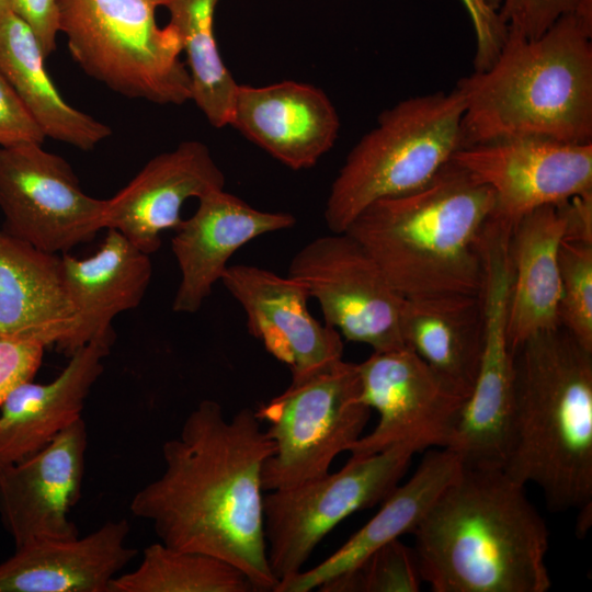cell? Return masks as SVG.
Instances as JSON below:
<instances>
[{
  "label": "cell",
  "mask_w": 592,
  "mask_h": 592,
  "mask_svg": "<svg viewBox=\"0 0 592 592\" xmlns=\"http://www.w3.org/2000/svg\"><path fill=\"white\" fill-rule=\"evenodd\" d=\"M161 451L164 469L135 493L130 512L148 521L161 543L219 557L257 592L274 591L261 479L274 444L255 410L226 418L219 402L202 400Z\"/></svg>",
  "instance_id": "cell-1"
},
{
  "label": "cell",
  "mask_w": 592,
  "mask_h": 592,
  "mask_svg": "<svg viewBox=\"0 0 592 592\" xmlns=\"http://www.w3.org/2000/svg\"><path fill=\"white\" fill-rule=\"evenodd\" d=\"M523 485L466 467L414 527L422 582L434 592H546L548 530Z\"/></svg>",
  "instance_id": "cell-2"
},
{
  "label": "cell",
  "mask_w": 592,
  "mask_h": 592,
  "mask_svg": "<svg viewBox=\"0 0 592 592\" xmlns=\"http://www.w3.org/2000/svg\"><path fill=\"white\" fill-rule=\"evenodd\" d=\"M513 405L503 471L537 486L553 511L592 517V351L558 326L512 351Z\"/></svg>",
  "instance_id": "cell-3"
},
{
  "label": "cell",
  "mask_w": 592,
  "mask_h": 592,
  "mask_svg": "<svg viewBox=\"0 0 592 592\" xmlns=\"http://www.w3.org/2000/svg\"><path fill=\"white\" fill-rule=\"evenodd\" d=\"M493 191L451 159L424 185L364 208L344 232L403 298L482 294Z\"/></svg>",
  "instance_id": "cell-4"
},
{
  "label": "cell",
  "mask_w": 592,
  "mask_h": 592,
  "mask_svg": "<svg viewBox=\"0 0 592 592\" xmlns=\"http://www.w3.org/2000/svg\"><path fill=\"white\" fill-rule=\"evenodd\" d=\"M591 39L592 16L583 14L560 18L536 38L508 32L491 65L456 86L463 147L519 136L592 143Z\"/></svg>",
  "instance_id": "cell-5"
},
{
  "label": "cell",
  "mask_w": 592,
  "mask_h": 592,
  "mask_svg": "<svg viewBox=\"0 0 592 592\" xmlns=\"http://www.w3.org/2000/svg\"><path fill=\"white\" fill-rule=\"evenodd\" d=\"M465 99L457 89L400 101L349 152L327 200L331 232H343L373 202L428 183L463 147Z\"/></svg>",
  "instance_id": "cell-6"
},
{
  "label": "cell",
  "mask_w": 592,
  "mask_h": 592,
  "mask_svg": "<svg viewBox=\"0 0 592 592\" xmlns=\"http://www.w3.org/2000/svg\"><path fill=\"white\" fill-rule=\"evenodd\" d=\"M59 31L91 78L130 99L180 105L191 100L181 38L156 12L162 0H57Z\"/></svg>",
  "instance_id": "cell-7"
},
{
  "label": "cell",
  "mask_w": 592,
  "mask_h": 592,
  "mask_svg": "<svg viewBox=\"0 0 592 592\" xmlns=\"http://www.w3.org/2000/svg\"><path fill=\"white\" fill-rule=\"evenodd\" d=\"M357 365L342 360L292 379L255 414L273 441L262 467L264 491L287 489L329 473L335 457L362 436L371 409L361 401Z\"/></svg>",
  "instance_id": "cell-8"
},
{
  "label": "cell",
  "mask_w": 592,
  "mask_h": 592,
  "mask_svg": "<svg viewBox=\"0 0 592 592\" xmlns=\"http://www.w3.org/2000/svg\"><path fill=\"white\" fill-rule=\"evenodd\" d=\"M410 445L351 457L335 473L269 491L263 499L270 569L277 584L303 570L311 553L340 522L383 502L399 485L413 455Z\"/></svg>",
  "instance_id": "cell-9"
},
{
  "label": "cell",
  "mask_w": 592,
  "mask_h": 592,
  "mask_svg": "<svg viewBox=\"0 0 592 592\" xmlns=\"http://www.w3.org/2000/svg\"><path fill=\"white\" fill-rule=\"evenodd\" d=\"M288 276L317 299L323 322L348 341L373 351L406 346L401 297L366 249L346 232H331L305 244L293 257Z\"/></svg>",
  "instance_id": "cell-10"
},
{
  "label": "cell",
  "mask_w": 592,
  "mask_h": 592,
  "mask_svg": "<svg viewBox=\"0 0 592 592\" xmlns=\"http://www.w3.org/2000/svg\"><path fill=\"white\" fill-rule=\"evenodd\" d=\"M106 200L83 192L71 166L41 144L0 147L2 230L64 254L104 228Z\"/></svg>",
  "instance_id": "cell-11"
},
{
  "label": "cell",
  "mask_w": 592,
  "mask_h": 592,
  "mask_svg": "<svg viewBox=\"0 0 592 592\" xmlns=\"http://www.w3.org/2000/svg\"><path fill=\"white\" fill-rule=\"evenodd\" d=\"M511 227L494 221L487 234L482 289L485 344L479 371L445 448L466 467L503 468L513 405V356L506 334Z\"/></svg>",
  "instance_id": "cell-12"
},
{
  "label": "cell",
  "mask_w": 592,
  "mask_h": 592,
  "mask_svg": "<svg viewBox=\"0 0 592 592\" xmlns=\"http://www.w3.org/2000/svg\"><path fill=\"white\" fill-rule=\"evenodd\" d=\"M360 399L379 414L377 425L349 449L368 456L397 445L418 453L445 448L467 397L439 376L408 346L379 351L356 364Z\"/></svg>",
  "instance_id": "cell-13"
},
{
  "label": "cell",
  "mask_w": 592,
  "mask_h": 592,
  "mask_svg": "<svg viewBox=\"0 0 592 592\" xmlns=\"http://www.w3.org/2000/svg\"><path fill=\"white\" fill-rule=\"evenodd\" d=\"M452 159L494 193L496 214H526L592 192V143L519 136L458 149Z\"/></svg>",
  "instance_id": "cell-14"
},
{
  "label": "cell",
  "mask_w": 592,
  "mask_h": 592,
  "mask_svg": "<svg viewBox=\"0 0 592 592\" xmlns=\"http://www.w3.org/2000/svg\"><path fill=\"white\" fill-rule=\"evenodd\" d=\"M220 282L247 316L249 333L300 379L343 358V341L308 309L309 293L291 276L248 264L228 265Z\"/></svg>",
  "instance_id": "cell-15"
},
{
  "label": "cell",
  "mask_w": 592,
  "mask_h": 592,
  "mask_svg": "<svg viewBox=\"0 0 592 592\" xmlns=\"http://www.w3.org/2000/svg\"><path fill=\"white\" fill-rule=\"evenodd\" d=\"M87 444L80 418L37 452L0 465V515L15 546L79 535L70 511L81 494Z\"/></svg>",
  "instance_id": "cell-16"
},
{
  "label": "cell",
  "mask_w": 592,
  "mask_h": 592,
  "mask_svg": "<svg viewBox=\"0 0 592 592\" xmlns=\"http://www.w3.org/2000/svg\"><path fill=\"white\" fill-rule=\"evenodd\" d=\"M225 187V175L208 147L183 141L150 159L114 196L106 200L104 228L114 229L147 254L161 246V235L175 230L186 200Z\"/></svg>",
  "instance_id": "cell-17"
},
{
  "label": "cell",
  "mask_w": 592,
  "mask_h": 592,
  "mask_svg": "<svg viewBox=\"0 0 592 592\" xmlns=\"http://www.w3.org/2000/svg\"><path fill=\"white\" fill-rule=\"evenodd\" d=\"M295 223L289 213L257 209L224 189L201 196L196 212L181 221L171 239L181 275L172 310L198 311L237 250Z\"/></svg>",
  "instance_id": "cell-18"
},
{
  "label": "cell",
  "mask_w": 592,
  "mask_h": 592,
  "mask_svg": "<svg viewBox=\"0 0 592 592\" xmlns=\"http://www.w3.org/2000/svg\"><path fill=\"white\" fill-rule=\"evenodd\" d=\"M230 125L284 166L301 170L333 147L340 118L321 89L286 80L238 84Z\"/></svg>",
  "instance_id": "cell-19"
},
{
  "label": "cell",
  "mask_w": 592,
  "mask_h": 592,
  "mask_svg": "<svg viewBox=\"0 0 592 592\" xmlns=\"http://www.w3.org/2000/svg\"><path fill=\"white\" fill-rule=\"evenodd\" d=\"M124 519L80 537L46 538L16 546L0 565V592H110L113 579L137 555L126 545Z\"/></svg>",
  "instance_id": "cell-20"
},
{
  "label": "cell",
  "mask_w": 592,
  "mask_h": 592,
  "mask_svg": "<svg viewBox=\"0 0 592 592\" xmlns=\"http://www.w3.org/2000/svg\"><path fill=\"white\" fill-rule=\"evenodd\" d=\"M115 335L92 340L69 356L46 384L18 386L0 407V465L37 452L82 418L86 399L101 376Z\"/></svg>",
  "instance_id": "cell-21"
},
{
  "label": "cell",
  "mask_w": 592,
  "mask_h": 592,
  "mask_svg": "<svg viewBox=\"0 0 592 592\" xmlns=\"http://www.w3.org/2000/svg\"><path fill=\"white\" fill-rule=\"evenodd\" d=\"M68 296L75 310V326L62 353L70 356L92 340L115 335L112 322L141 303L152 275L149 254L114 229L91 257L61 254Z\"/></svg>",
  "instance_id": "cell-22"
},
{
  "label": "cell",
  "mask_w": 592,
  "mask_h": 592,
  "mask_svg": "<svg viewBox=\"0 0 592 592\" xmlns=\"http://www.w3.org/2000/svg\"><path fill=\"white\" fill-rule=\"evenodd\" d=\"M460 469V460L447 448L428 452L409 480L389 493L365 525L317 566L281 581L274 592L318 590L353 572L378 548L412 533Z\"/></svg>",
  "instance_id": "cell-23"
},
{
  "label": "cell",
  "mask_w": 592,
  "mask_h": 592,
  "mask_svg": "<svg viewBox=\"0 0 592 592\" xmlns=\"http://www.w3.org/2000/svg\"><path fill=\"white\" fill-rule=\"evenodd\" d=\"M75 319L61 254L42 251L0 229V335L33 339L61 352Z\"/></svg>",
  "instance_id": "cell-24"
},
{
  "label": "cell",
  "mask_w": 592,
  "mask_h": 592,
  "mask_svg": "<svg viewBox=\"0 0 592 592\" xmlns=\"http://www.w3.org/2000/svg\"><path fill=\"white\" fill-rule=\"evenodd\" d=\"M567 224V201L519 219L510 237L511 280L506 307L510 350L559 326L558 251Z\"/></svg>",
  "instance_id": "cell-25"
},
{
  "label": "cell",
  "mask_w": 592,
  "mask_h": 592,
  "mask_svg": "<svg viewBox=\"0 0 592 592\" xmlns=\"http://www.w3.org/2000/svg\"><path fill=\"white\" fill-rule=\"evenodd\" d=\"M400 325L406 346L468 398L485 344L482 294L403 298Z\"/></svg>",
  "instance_id": "cell-26"
},
{
  "label": "cell",
  "mask_w": 592,
  "mask_h": 592,
  "mask_svg": "<svg viewBox=\"0 0 592 592\" xmlns=\"http://www.w3.org/2000/svg\"><path fill=\"white\" fill-rule=\"evenodd\" d=\"M32 29L11 9L0 11V72L26 105L46 137L91 150L111 127L68 104L44 66Z\"/></svg>",
  "instance_id": "cell-27"
},
{
  "label": "cell",
  "mask_w": 592,
  "mask_h": 592,
  "mask_svg": "<svg viewBox=\"0 0 592 592\" xmlns=\"http://www.w3.org/2000/svg\"><path fill=\"white\" fill-rule=\"evenodd\" d=\"M219 0H162L186 54L192 96L216 128L230 125L238 83L224 64L213 21Z\"/></svg>",
  "instance_id": "cell-28"
},
{
  "label": "cell",
  "mask_w": 592,
  "mask_h": 592,
  "mask_svg": "<svg viewBox=\"0 0 592 592\" xmlns=\"http://www.w3.org/2000/svg\"><path fill=\"white\" fill-rule=\"evenodd\" d=\"M110 592H257L232 563L201 551L161 542L144 549L138 566L116 576Z\"/></svg>",
  "instance_id": "cell-29"
},
{
  "label": "cell",
  "mask_w": 592,
  "mask_h": 592,
  "mask_svg": "<svg viewBox=\"0 0 592 592\" xmlns=\"http://www.w3.org/2000/svg\"><path fill=\"white\" fill-rule=\"evenodd\" d=\"M558 265L559 326L592 351V241L563 237Z\"/></svg>",
  "instance_id": "cell-30"
},
{
  "label": "cell",
  "mask_w": 592,
  "mask_h": 592,
  "mask_svg": "<svg viewBox=\"0 0 592 592\" xmlns=\"http://www.w3.org/2000/svg\"><path fill=\"white\" fill-rule=\"evenodd\" d=\"M422 580L413 548L399 538L373 553L353 572L318 590L323 592H417Z\"/></svg>",
  "instance_id": "cell-31"
},
{
  "label": "cell",
  "mask_w": 592,
  "mask_h": 592,
  "mask_svg": "<svg viewBox=\"0 0 592 592\" xmlns=\"http://www.w3.org/2000/svg\"><path fill=\"white\" fill-rule=\"evenodd\" d=\"M568 14L592 16V0H501L500 7L506 31L525 38L540 36Z\"/></svg>",
  "instance_id": "cell-32"
},
{
  "label": "cell",
  "mask_w": 592,
  "mask_h": 592,
  "mask_svg": "<svg viewBox=\"0 0 592 592\" xmlns=\"http://www.w3.org/2000/svg\"><path fill=\"white\" fill-rule=\"evenodd\" d=\"M45 349L33 339L0 335V407L18 386L33 380Z\"/></svg>",
  "instance_id": "cell-33"
},
{
  "label": "cell",
  "mask_w": 592,
  "mask_h": 592,
  "mask_svg": "<svg viewBox=\"0 0 592 592\" xmlns=\"http://www.w3.org/2000/svg\"><path fill=\"white\" fill-rule=\"evenodd\" d=\"M45 133L0 72V147L43 144Z\"/></svg>",
  "instance_id": "cell-34"
},
{
  "label": "cell",
  "mask_w": 592,
  "mask_h": 592,
  "mask_svg": "<svg viewBox=\"0 0 592 592\" xmlns=\"http://www.w3.org/2000/svg\"><path fill=\"white\" fill-rule=\"evenodd\" d=\"M9 8L32 29L45 58L50 56L60 32L57 0H9Z\"/></svg>",
  "instance_id": "cell-35"
},
{
  "label": "cell",
  "mask_w": 592,
  "mask_h": 592,
  "mask_svg": "<svg viewBox=\"0 0 592 592\" xmlns=\"http://www.w3.org/2000/svg\"><path fill=\"white\" fill-rule=\"evenodd\" d=\"M469 16L478 18L485 14L494 3V0H462Z\"/></svg>",
  "instance_id": "cell-36"
},
{
  "label": "cell",
  "mask_w": 592,
  "mask_h": 592,
  "mask_svg": "<svg viewBox=\"0 0 592 592\" xmlns=\"http://www.w3.org/2000/svg\"><path fill=\"white\" fill-rule=\"evenodd\" d=\"M10 9L9 8V0H0V11Z\"/></svg>",
  "instance_id": "cell-37"
}]
</instances>
